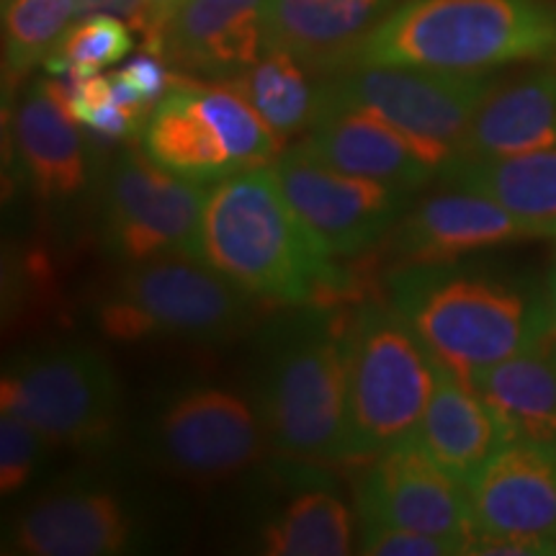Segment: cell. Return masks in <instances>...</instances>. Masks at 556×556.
Returning <instances> with one entry per match:
<instances>
[{"label":"cell","mask_w":556,"mask_h":556,"mask_svg":"<svg viewBox=\"0 0 556 556\" xmlns=\"http://www.w3.org/2000/svg\"><path fill=\"white\" fill-rule=\"evenodd\" d=\"M387 291L435 364L467 381L554 338L546 283L513 268L464 258L409 266L387 276Z\"/></svg>","instance_id":"cell-1"},{"label":"cell","mask_w":556,"mask_h":556,"mask_svg":"<svg viewBox=\"0 0 556 556\" xmlns=\"http://www.w3.org/2000/svg\"><path fill=\"white\" fill-rule=\"evenodd\" d=\"M201 258L245 294L278 307H336L358 291V274L319 248L283 197L274 165L214 184L201 222Z\"/></svg>","instance_id":"cell-2"},{"label":"cell","mask_w":556,"mask_h":556,"mask_svg":"<svg viewBox=\"0 0 556 556\" xmlns=\"http://www.w3.org/2000/svg\"><path fill=\"white\" fill-rule=\"evenodd\" d=\"M255 409L270 448L299 464H348V315L283 307L255 351Z\"/></svg>","instance_id":"cell-3"},{"label":"cell","mask_w":556,"mask_h":556,"mask_svg":"<svg viewBox=\"0 0 556 556\" xmlns=\"http://www.w3.org/2000/svg\"><path fill=\"white\" fill-rule=\"evenodd\" d=\"M518 62H556V0H402L353 65L486 73Z\"/></svg>","instance_id":"cell-4"},{"label":"cell","mask_w":556,"mask_h":556,"mask_svg":"<svg viewBox=\"0 0 556 556\" xmlns=\"http://www.w3.org/2000/svg\"><path fill=\"white\" fill-rule=\"evenodd\" d=\"M438 364L389 302L348 315V462L415 441Z\"/></svg>","instance_id":"cell-5"},{"label":"cell","mask_w":556,"mask_h":556,"mask_svg":"<svg viewBox=\"0 0 556 556\" xmlns=\"http://www.w3.org/2000/svg\"><path fill=\"white\" fill-rule=\"evenodd\" d=\"M250 299L201 255L170 253L124 266L96 317L103 336L119 343L152 338L222 343L248 325Z\"/></svg>","instance_id":"cell-6"},{"label":"cell","mask_w":556,"mask_h":556,"mask_svg":"<svg viewBox=\"0 0 556 556\" xmlns=\"http://www.w3.org/2000/svg\"><path fill=\"white\" fill-rule=\"evenodd\" d=\"M281 144L229 83L180 73L142 129L152 163L201 186L276 163Z\"/></svg>","instance_id":"cell-7"},{"label":"cell","mask_w":556,"mask_h":556,"mask_svg":"<svg viewBox=\"0 0 556 556\" xmlns=\"http://www.w3.org/2000/svg\"><path fill=\"white\" fill-rule=\"evenodd\" d=\"M0 402L54 448L96 456L119 433V379L109 358L86 343L65 340L21 353L5 366Z\"/></svg>","instance_id":"cell-8"},{"label":"cell","mask_w":556,"mask_h":556,"mask_svg":"<svg viewBox=\"0 0 556 556\" xmlns=\"http://www.w3.org/2000/svg\"><path fill=\"white\" fill-rule=\"evenodd\" d=\"M503 80L497 70L456 73L413 65H351L323 78V101L371 111L428 152L438 176L454 163L475 114Z\"/></svg>","instance_id":"cell-9"},{"label":"cell","mask_w":556,"mask_h":556,"mask_svg":"<svg viewBox=\"0 0 556 556\" xmlns=\"http://www.w3.org/2000/svg\"><path fill=\"white\" fill-rule=\"evenodd\" d=\"M208 191L160 168L144 150L124 148L101 189V242L124 266L170 253L201 255Z\"/></svg>","instance_id":"cell-10"},{"label":"cell","mask_w":556,"mask_h":556,"mask_svg":"<svg viewBox=\"0 0 556 556\" xmlns=\"http://www.w3.org/2000/svg\"><path fill=\"white\" fill-rule=\"evenodd\" d=\"M258 409L222 387H193L160 409L148 433L152 462L189 482L214 484L242 475L266 451Z\"/></svg>","instance_id":"cell-11"},{"label":"cell","mask_w":556,"mask_h":556,"mask_svg":"<svg viewBox=\"0 0 556 556\" xmlns=\"http://www.w3.org/2000/svg\"><path fill=\"white\" fill-rule=\"evenodd\" d=\"M274 173L283 197L330 258H351L379 245L413 197L400 186L330 168L302 144L281 152Z\"/></svg>","instance_id":"cell-12"},{"label":"cell","mask_w":556,"mask_h":556,"mask_svg":"<svg viewBox=\"0 0 556 556\" xmlns=\"http://www.w3.org/2000/svg\"><path fill=\"white\" fill-rule=\"evenodd\" d=\"M356 510L361 523L413 528L451 541L462 554L475 536L467 484L438 467L415 441L368 458L358 479Z\"/></svg>","instance_id":"cell-13"},{"label":"cell","mask_w":556,"mask_h":556,"mask_svg":"<svg viewBox=\"0 0 556 556\" xmlns=\"http://www.w3.org/2000/svg\"><path fill=\"white\" fill-rule=\"evenodd\" d=\"M137 523L114 490L70 482L16 513L5 552L24 556H111L135 546Z\"/></svg>","instance_id":"cell-14"},{"label":"cell","mask_w":556,"mask_h":556,"mask_svg":"<svg viewBox=\"0 0 556 556\" xmlns=\"http://www.w3.org/2000/svg\"><path fill=\"white\" fill-rule=\"evenodd\" d=\"M467 490L475 536L528 541L556 556L554 451L507 443L469 479Z\"/></svg>","instance_id":"cell-15"},{"label":"cell","mask_w":556,"mask_h":556,"mask_svg":"<svg viewBox=\"0 0 556 556\" xmlns=\"http://www.w3.org/2000/svg\"><path fill=\"white\" fill-rule=\"evenodd\" d=\"M533 240L523 222L482 193L451 189L405 208L384 238L392 270L451 263L510 242Z\"/></svg>","instance_id":"cell-16"},{"label":"cell","mask_w":556,"mask_h":556,"mask_svg":"<svg viewBox=\"0 0 556 556\" xmlns=\"http://www.w3.org/2000/svg\"><path fill=\"white\" fill-rule=\"evenodd\" d=\"M11 144L26 184L41 201H70L88 186L90 144L58 75L34 80L13 96Z\"/></svg>","instance_id":"cell-17"},{"label":"cell","mask_w":556,"mask_h":556,"mask_svg":"<svg viewBox=\"0 0 556 556\" xmlns=\"http://www.w3.org/2000/svg\"><path fill=\"white\" fill-rule=\"evenodd\" d=\"M266 52V0H184L173 13L160 54L176 73L232 80Z\"/></svg>","instance_id":"cell-18"},{"label":"cell","mask_w":556,"mask_h":556,"mask_svg":"<svg viewBox=\"0 0 556 556\" xmlns=\"http://www.w3.org/2000/svg\"><path fill=\"white\" fill-rule=\"evenodd\" d=\"M299 144L340 173L413 193L438 180L433 160L413 137L364 109L323 101L315 124Z\"/></svg>","instance_id":"cell-19"},{"label":"cell","mask_w":556,"mask_h":556,"mask_svg":"<svg viewBox=\"0 0 556 556\" xmlns=\"http://www.w3.org/2000/svg\"><path fill=\"white\" fill-rule=\"evenodd\" d=\"M394 0H266V47H278L317 78L351 67L361 41Z\"/></svg>","instance_id":"cell-20"},{"label":"cell","mask_w":556,"mask_h":556,"mask_svg":"<svg viewBox=\"0 0 556 556\" xmlns=\"http://www.w3.org/2000/svg\"><path fill=\"white\" fill-rule=\"evenodd\" d=\"M556 150V62L500 80L471 119L456 160Z\"/></svg>","instance_id":"cell-21"},{"label":"cell","mask_w":556,"mask_h":556,"mask_svg":"<svg viewBox=\"0 0 556 556\" xmlns=\"http://www.w3.org/2000/svg\"><path fill=\"white\" fill-rule=\"evenodd\" d=\"M415 443L458 482L469 479L507 446L505 430L467 379L438 364L435 387L417 426Z\"/></svg>","instance_id":"cell-22"},{"label":"cell","mask_w":556,"mask_h":556,"mask_svg":"<svg viewBox=\"0 0 556 556\" xmlns=\"http://www.w3.org/2000/svg\"><path fill=\"white\" fill-rule=\"evenodd\" d=\"M469 384L497 415L507 443L556 454V338L482 368Z\"/></svg>","instance_id":"cell-23"},{"label":"cell","mask_w":556,"mask_h":556,"mask_svg":"<svg viewBox=\"0 0 556 556\" xmlns=\"http://www.w3.org/2000/svg\"><path fill=\"white\" fill-rule=\"evenodd\" d=\"M438 184L497 201L523 222L533 240L556 238V150L454 160Z\"/></svg>","instance_id":"cell-24"},{"label":"cell","mask_w":556,"mask_h":556,"mask_svg":"<svg viewBox=\"0 0 556 556\" xmlns=\"http://www.w3.org/2000/svg\"><path fill=\"white\" fill-rule=\"evenodd\" d=\"M225 83L258 111L281 142L307 135L323 109V80L278 47H266L245 73Z\"/></svg>","instance_id":"cell-25"},{"label":"cell","mask_w":556,"mask_h":556,"mask_svg":"<svg viewBox=\"0 0 556 556\" xmlns=\"http://www.w3.org/2000/svg\"><path fill=\"white\" fill-rule=\"evenodd\" d=\"M353 513L328 486H304L266 526L258 546L268 556H345L353 552Z\"/></svg>","instance_id":"cell-26"},{"label":"cell","mask_w":556,"mask_h":556,"mask_svg":"<svg viewBox=\"0 0 556 556\" xmlns=\"http://www.w3.org/2000/svg\"><path fill=\"white\" fill-rule=\"evenodd\" d=\"M73 0H11L3 5V88L5 99L37 65H45L75 18Z\"/></svg>","instance_id":"cell-27"},{"label":"cell","mask_w":556,"mask_h":556,"mask_svg":"<svg viewBox=\"0 0 556 556\" xmlns=\"http://www.w3.org/2000/svg\"><path fill=\"white\" fill-rule=\"evenodd\" d=\"M135 47L131 26L111 13H90L62 34L58 47L45 60L50 75H96L116 65Z\"/></svg>","instance_id":"cell-28"},{"label":"cell","mask_w":556,"mask_h":556,"mask_svg":"<svg viewBox=\"0 0 556 556\" xmlns=\"http://www.w3.org/2000/svg\"><path fill=\"white\" fill-rule=\"evenodd\" d=\"M50 443L24 417L3 409L0 415V492L13 495L37 475L41 456Z\"/></svg>","instance_id":"cell-29"},{"label":"cell","mask_w":556,"mask_h":556,"mask_svg":"<svg viewBox=\"0 0 556 556\" xmlns=\"http://www.w3.org/2000/svg\"><path fill=\"white\" fill-rule=\"evenodd\" d=\"M361 554L368 556H451L462 554L456 544L446 539L428 536L413 528L384 526L364 520L361 526Z\"/></svg>","instance_id":"cell-30"},{"label":"cell","mask_w":556,"mask_h":556,"mask_svg":"<svg viewBox=\"0 0 556 556\" xmlns=\"http://www.w3.org/2000/svg\"><path fill=\"white\" fill-rule=\"evenodd\" d=\"M122 70L129 75V80L135 83L139 93H142L144 103H148L152 111H155L157 103L168 96V90L176 86L178 80V73H170V70L165 67L163 58L155 52L135 54Z\"/></svg>","instance_id":"cell-31"},{"label":"cell","mask_w":556,"mask_h":556,"mask_svg":"<svg viewBox=\"0 0 556 556\" xmlns=\"http://www.w3.org/2000/svg\"><path fill=\"white\" fill-rule=\"evenodd\" d=\"M78 16H90V13H111L127 21L135 31H142L144 9L142 0H73Z\"/></svg>","instance_id":"cell-32"},{"label":"cell","mask_w":556,"mask_h":556,"mask_svg":"<svg viewBox=\"0 0 556 556\" xmlns=\"http://www.w3.org/2000/svg\"><path fill=\"white\" fill-rule=\"evenodd\" d=\"M184 0H142L144 21H142V37H144V50L155 52L157 41L163 37V29L168 26L173 13L178 11V5Z\"/></svg>","instance_id":"cell-33"},{"label":"cell","mask_w":556,"mask_h":556,"mask_svg":"<svg viewBox=\"0 0 556 556\" xmlns=\"http://www.w3.org/2000/svg\"><path fill=\"white\" fill-rule=\"evenodd\" d=\"M546 309H548V323H552V336L556 338V255L546 278Z\"/></svg>","instance_id":"cell-34"},{"label":"cell","mask_w":556,"mask_h":556,"mask_svg":"<svg viewBox=\"0 0 556 556\" xmlns=\"http://www.w3.org/2000/svg\"><path fill=\"white\" fill-rule=\"evenodd\" d=\"M5 3H11V0H3V5H5Z\"/></svg>","instance_id":"cell-35"}]
</instances>
